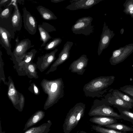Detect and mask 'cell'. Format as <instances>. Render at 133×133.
<instances>
[{
    "label": "cell",
    "mask_w": 133,
    "mask_h": 133,
    "mask_svg": "<svg viewBox=\"0 0 133 133\" xmlns=\"http://www.w3.org/2000/svg\"><path fill=\"white\" fill-rule=\"evenodd\" d=\"M114 76H100L95 78L83 87V90L87 97L94 98L102 97L108 88L115 81Z\"/></svg>",
    "instance_id": "6da1fadb"
},
{
    "label": "cell",
    "mask_w": 133,
    "mask_h": 133,
    "mask_svg": "<svg viewBox=\"0 0 133 133\" xmlns=\"http://www.w3.org/2000/svg\"><path fill=\"white\" fill-rule=\"evenodd\" d=\"M85 104L83 103H76L67 114L63 125L64 133H69L77 125L84 116Z\"/></svg>",
    "instance_id": "7a4b0ae2"
},
{
    "label": "cell",
    "mask_w": 133,
    "mask_h": 133,
    "mask_svg": "<svg viewBox=\"0 0 133 133\" xmlns=\"http://www.w3.org/2000/svg\"><path fill=\"white\" fill-rule=\"evenodd\" d=\"M88 114L90 116H104L121 119L120 115L114 111L104 98L95 100Z\"/></svg>",
    "instance_id": "3957f363"
},
{
    "label": "cell",
    "mask_w": 133,
    "mask_h": 133,
    "mask_svg": "<svg viewBox=\"0 0 133 133\" xmlns=\"http://www.w3.org/2000/svg\"><path fill=\"white\" fill-rule=\"evenodd\" d=\"M92 20L93 18L90 16L78 19L72 26V31L75 34H82L86 36L90 35L94 31V25H91Z\"/></svg>",
    "instance_id": "277c9868"
},
{
    "label": "cell",
    "mask_w": 133,
    "mask_h": 133,
    "mask_svg": "<svg viewBox=\"0 0 133 133\" xmlns=\"http://www.w3.org/2000/svg\"><path fill=\"white\" fill-rule=\"evenodd\" d=\"M15 34L8 25L0 24V43L8 53H11V41L15 37Z\"/></svg>",
    "instance_id": "5b68a950"
},
{
    "label": "cell",
    "mask_w": 133,
    "mask_h": 133,
    "mask_svg": "<svg viewBox=\"0 0 133 133\" xmlns=\"http://www.w3.org/2000/svg\"><path fill=\"white\" fill-rule=\"evenodd\" d=\"M115 35L113 31L108 28L105 22H104L98 49V54L100 55L103 50L108 46L111 39Z\"/></svg>",
    "instance_id": "8992f818"
},
{
    "label": "cell",
    "mask_w": 133,
    "mask_h": 133,
    "mask_svg": "<svg viewBox=\"0 0 133 133\" xmlns=\"http://www.w3.org/2000/svg\"><path fill=\"white\" fill-rule=\"evenodd\" d=\"M23 22L24 28L31 35L35 34L37 28V23L35 18L28 11L26 8L23 9Z\"/></svg>",
    "instance_id": "52a82bcc"
},
{
    "label": "cell",
    "mask_w": 133,
    "mask_h": 133,
    "mask_svg": "<svg viewBox=\"0 0 133 133\" xmlns=\"http://www.w3.org/2000/svg\"><path fill=\"white\" fill-rule=\"evenodd\" d=\"M104 0H71L70 4L65 8L70 10L90 8Z\"/></svg>",
    "instance_id": "ba28073f"
},
{
    "label": "cell",
    "mask_w": 133,
    "mask_h": 133,
    "mask_svg": "<svg viewBox=\"0 0 133 133\" xmlns=\"http://www.w3.org/2000/svg\"><path fill=\"white\" fill-rule=\"evenodd\" d=\"M89 59L85 55H82L77 59L74 61L70 64L69 70L71 72L76 73L79 75L83 74L87 66Z\"/></svg>",
    "instance_id": "9c48e42d"
},
{
    "label": "cell",
    "mask_w": 133,
    "mask_h": 133,
    "mask_svg": "<svg viewBox=\"0 0 133 133\" xmlns=\"http://www.w3.org/2000/svg\"><path fill=\"white\" fill-rule=\"evenodd\" d=\"M16 0H11V2L13 5L14 9L10 26L14 32L20 31L22 23V16L18 8Z\"/></svg>",
    "instance_id": "30bf717a"
},
{
    "label": "cell",
    "mask_w": 133,
    "mask_h": 133,
    "mask_svg": "<svg viewBox=\"0 0 133 133\" xmlns=\"http://www.w3.org/2000/svg\"><path fill=\"white\" fill-rule=\"evenodd\" d=\"M15 41L16 44L13 53L16 56H23L31 47V41L28 39H25L19 41L18 37Z\"/></svg>",
    "instance_id": "8fae6325"
},
{
    "label": "cell",
    "mask_w": 133,
    "mask_h": 133,
    "mask_svg": "<svg viewBox=\"0 0 133 133\" xmlns=\"http://www.w3.org/2000/svg\"><path fill=\"white\" fill-rule=\"evenodd\" d=\"M104 98L111 106H117L131 109L133 108V104L125 102L118 97L113 95L111 92L104 96Z\"/></svg>",
    "instance_id": "7c38bea8"
},
{
    "label": "cell",
    "mask_w": 133,
    "mask_h": 133,
    "mask_svg": "<svg viewBox=\"0 0 133 133\" xmlns=\"http://www.w3.org/2000/svg\"><path fill=\"white\" fill-rule=\"evenodd\" d=\"M73 44L70 41H67L64 44L63 48L58 55L57 59L54 64L55 68H56L58 65L63 63L70 57V50Z\"/></svg>",
    "instance_id": "4fadbf2b"
},
{
    "label": "cell",
    "mask_w": 133,
    "mask_h": 133,
    "mask_svg": "<svg viewBox=\"0 0 133 133\" xmlns=\"http://www.w3.org/2000/svg\"><path fill=\"white\" fill-rule=\"evenodd\" d=\"M89 121L97 125L104 127L105 126L117 123L116 118L104 116H93L90 118Z\"/></svg>",
    "instance_id": "5bb4252c"
},
{
    "label": "cell",
    "mask_w": 133,
    "mask_h": 133,
    "mask_svg": "<svg viewBox=\"0 0 133 133\" xmlns=\"http://www.w3.org/2000/svg\"><path fill=\"white\" fill-rule=\"evenodd\" d=\"M133 52V43L126 45L125 48L119 56L117 58L110 62V64L113 65L123 62Z\"/></svg>",
    "instance_id": "9a60e30c"
},
{
    "label": "cell",
    "mask_w": 133,
    "mask_h": 133,
    "mask_svg": "<svg viewBox=\"0 0 133 133\" xmlns=\"http://www.w3.org/2000/svg\"><path fill=\"white\" fill-rule=\"evenodd\" d=\"M45 112L39 110L34 114L28 119L25 124L23 131H25L29 128L37 124L44 117Z\"/></svg>",
    "instance_id": "2e32d148"
},
{
    "label": "cell",
    "mask_w": 133,
    "mask_h": 133,
    "mask_svg": "<svg viewBox=\"0 0 133 133\" xmlns=\"http://www.w3.org/2000/svg\"><path fill=\"white\" fill-rule=\"evenodd\" d=\"M52 125V122L48 120L46 122L38 126L29 128L23 133H48L50 130V127Z\"/></svg>",
    "instance_id": "e0dca14e"
},
{
    "label": "cell",
    "mask_w": 133,
    "mask_h": 133,
    "mask_svg": "<svg viewBox=\"0 0 133 133\" xmlns=\"http://www.w3.org/2000/svg\"><path fill=\"white\" fill-rule=\"evenodd\" d=\"M37 9L44 19L47 21L56 19L57 17L50 10L41 5H39Z\"/></svg>",
    "instance_id": "ac0fdd59"
},
{
    "label": "cell",
    "mask_w": 133,
    "mask_h": 133,
    "mask_svg": "<svg viewBox=\"0 0 133 133\" xmlns=\"http://www.w3.org/2000/svg\"><path fill=\"white\" fill-rule=\"evenodd\" d=\"M114 107L116 108L119 111L121 119L131 122L133 127V112L130 110V109L117 106Z\"/></svg>",
    "instance_id": "d6986e66"
},
{
    "label": "cell",
    "mask_w": 133,
    "mask_h": 133,
    "mask_svg": "<svg viewBox=\"0 0 133 133\" xmlns=\"http://www.w3.org/2000/svg\"><path fill=\"white\" fill-rule=\"evenodd\" d=\"M104 127L119 131H133V128L123 124L116 123L105 126Z\"/></svg>",
    "instance_id": "ffe728a7"
},
{
    "label": "cell",
    "mask_w": 133,
    "mask_h": 133,
    "mask_svg": "<svg viewBox=\"0 0 133 133\" xmlns=\"http://www.w3.org/2000/svg\"><path fill=\"white\" fill-rule=\"evenodd\" d=\"M38 28L40 35V40L43 42L41 46H45L47 42L52 37L50 36L49 32L45 30L41 25H38Z\"/></svg>",
    "instance_id": "44dd1931"
},
{
    "label": "cell",
    "mask_w": 133,
    "mask_h": 133,
    "mask_svg": "<svg viewBox=\"0 0 133 133\" xmlns=\"http://www.w3.org/2000/svg\"><path fill=\"white\" fill-rule=\"evenodd\" d=\"M111 94L117 96L124 101L133 104V98L117 89H112Z\"/></svg>",
    "instance_id": "7402d4cb"
},
{
    "label": "cell",
    "mask_w": 133,
    "mask_h": 133,
    "mask_svg": "<svg viewBox=\"0 0 133 133\" xmlns=\"http://www.w3.org/2000/svg\"><path fill=\"white\" fill-rule=\"evenodd\" d=\"M92 129L96 132L100 133H127L126 132L119 131L111 129L105 128L100 125H93Z\"/></svg>",
    "instance_id": "603a6c76"
},
{
    "label": "cell",
    "mask_w": 133,
    "mask_h": 133,
    "mask_svg": "<svg viewBox=\"0 0 133 133\" xmlns=\"http://www.w3.org/2000/svg\"><path fill=\"white\" fill-rule=\"evenodd\" d=\"M124 7L123 12L127 15L133 18V0H126L123 4Z\"/></svg>",
    "instance_id": "cb8c5ba5"
},
{
    "label": "cell",
    "mask_w": 133,
    "mask_h": 133,
    "mask_svg": "<svg viewBox=\"0 0 133 133\" xmlns=\"http://www.w3.org/2000/svg\"><path fill=\"white\" fill-rule=\"evenodd\" d=\"M62 41V39L60 38H55L46 44L44 49L47 50L53 49L59 45Z\"/></svg>",
    "instance_id": "d4e9b609"
},
{
    "label": "cell",
    "mask_w": 133,
    "mask_h": 133,
    "mask_svg": "<svg viewBox=\"0 0 133 133\" xmlns=\"http://www.w3.org/2000/svg\"><path fill=\"white\" fill-rule=\"evenodd\" d=\"M120 90L124 93L133 98V85H125L121 87Z\"/></svg>",
    "instance_id": "484cf974"
},
{
    "label": "cell",
    "mask_w": 133,
    "mask_h": 133,
    "mask_svg": "<svg viewBox=\"0 0 133 133\" xmlns=\"http://www.w3.org/2000/svg\"><path fill=\"white\" fill-rule=\"evenodd\" d=\"M41 25L45 30L49 32L56 31V28L54 26L48 23L43 22Z\"/></svg>",
    "instance_id": "4316f807"
},
{
    "label": "cell",
    "mask_w": 133,
    "mask_h": 133,
    "mask_svg": "<svg viewBox=\"0 0 133 133\" xmlns=\"http://www.w3.org/2000/svg\"><path fill=\"white\" fill-rule=\"evenodd\" d=\"M57 84L56 83H54L52 84L51 86V91L52 92H55L57 91L58 89Z\"/></svg>",
    "instance_id": "83f0119b"
},
{
    "label": "cell",
    "mask_w": 133,
    "mask_h": 133,
    "mask_svg": "<svg viewBox=\"0 0 133 133\" xmlns=\"http://www.w3.org/2000/svg\"><path fill=\"white\" fill-rule=\"evenodd\" d=\"M10 1V0H1L0 2V6L1 7L2 6H4L5 4L7 3L8 4L10 2H9V1Z\"/></svg>",
    "instance_id": "f1b7e54d"
},
{
    "label": "cell",
    "mask_w": 133,
    "mask_h": 133,
    "mask_svg": "<svg viewBox=\"0 0 133 133\" xmlns=\"http://www.w3.org/2000/svg\"><path fill=\"white\" fill-rule=\"evenodd\" d=\"M15 90L13 89H12L9 90L8 93V94L9 96H12L15 94Z\"/></svg>",
    "instance_id": "f546056e"
},
{
    "label": "cell",
    "mask_w": 133,
    "mask_h": 133,
    "mask_svg": "<svg viewBox=\"0 0 133 133\" xmlns=\"http://www.w3.org/2000/svg\"><path fill=\"white\" fill-rule=\"evenodd\" d=\"M28 69L31 72H33L34 71V68L32 65H29V66Z\"/></svg>",
    "instance_id": "4dcf8cb0"
},
{
    "label": "cell",
    "mask_w": 133,
    "mask_h": 133,
    "mask_svg": "<svg viewBox=\"0 0 133 133\" xmlns=\"http://www.w3.org/2000/svg\"><path fill=\"white\" fill-rule=\"evenodd\" d=\"M65 0H51V1L52 2L56 3L63 1Z\"/></svg>",
    "instance_id": "1f68e13d"
},
{
    "label": "cell",
    "mask_w": 133,
    "mask_h": 133,
    "mask_svg": "<svg viewBox=\"0 0 133 133\" xmlns=\"http://www.w3.org/2000/svg\"><path fill=\"white\" fill-rule=\"evenodd\" d=\"M0 133H5L4 131H3L1 126V121L0 120Z\"/></svg>",
    "instance_id": "d6a6232c"
},
{
    "label": "cell",
    "mask_w": 133,
    "mask_h": 133,
    "mask_svg": "<svg viewBox=\"0 0 133 133\" xmlns=\"http://www.w3.org/2000/svg\"><path fill=\"white\" fill-rule=\"evenodd\" d=\"M34 90L35 92L36 93H37L38 92V90L37 88L35 86L34 87Z\"/></svg>",
    "instance_id": "836d02e7"
},
{
    "label": "cell",
    "mask_w": 133,
    "mask_h": 133,
    "mask_svg": "<svg viewBox=\"0 0 133 133\" xmlns=\"http://www.w3.org/2000/svg\"><path fill=\"white\" fill-rule=\"evenodd\" d=\"M78 133H87L83 131H81Z\"/></svg>",
    "instance_id": "e575fe53"
}]
</instances>
